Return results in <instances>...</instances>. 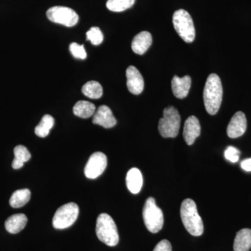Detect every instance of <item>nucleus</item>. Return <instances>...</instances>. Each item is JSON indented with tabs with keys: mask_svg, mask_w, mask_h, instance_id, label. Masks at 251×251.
Wrapping results in <instances>:
<instances>
[{
	"mask_svg": "<svg viewBox=\"0 0 251 251\" xmlns=\"http://www.w3.org/2000/svg\"><path fill=\"white\" fill-rule=\"evenodd\" d=\"M204 106L209 115L219 111L223 99V87L219 75L211 74L208 77L203 92Z\"/></svg>",
	"mask_w": 251,
	"mask_h": 251,
	"instance_id": "obj_1",
	"label": "nucleus"
},
{
	"mask_svg": "<svg viewBox=\"0 0 251 251\" xmlns=\"http://www.w3.org/2000/svg\"><path fill=\"white\" fill-rule=\"evenodd\" d=\"M181 219L185 228L191 235L199 237L204 232L202 218L198 214L196 202L191 199H186L181 203L180 209Z\"/></svg>",
	"mask_w": 251,
	"mask_h": 251,
	"instance_id": "obj_2",
	"label": "nucleus"
},
{
	"mask_svg": "<svg viewBox=\"0 0 251 251\" xmlns=\"http://www.w3.org/2000/svg\"><path fill=\"white\" fill-rule=\"evenodd\" d=\"M96 233L100 242L108 247H115L119 243V234L116 224L108 214H100L96 226Z\"/></svg>",
	"mask_w": 251,
	"mask_h": 251,
	"instance_id": "obj_3",
	"label": "nucleus"
},
{
	"mask_svg": "<svg viewBox=\"0 0 251 251\" xmlns=\"http://www.w3.org/2000/svg\"><path fill=\"white\" fill-rule=\"evenodd\" d=\"M181 117L174 107H168L163 110V117L159 120L158 130L163 138H176L179 133Z\"/></svg>",
	"mask_w": 251,
	"mask_h": 251,
	"instance_id": "obj_4",
	"label": "nucleus"
},
{
	"mask_svg": "<svg viewBox=\"0 0 251 251\" xmlns=\"http://www.w3.org/2000/svg\"><path fill=\"white\" fill-rule=\"evenodd\" d=\"M173 23L178 35L186 43H192L196 37V29L191 15L184 9L175 11Z\"/></svg>",
	"mask_w": 251,
	"mask_h": 251,
	"instance_id": "obj_5",
	"label": "nucleus"
},
{
	"mask_svg": "<svg viewBox=\"0 0 251 251\" xmlns=\"http://www.w3.org/2000/svg\"><path fill=\"white\" fill-rule=\"evenodd\" d=\"M143 219L145 226L151 233H157L163 227V211L157 206L154 198H149L147 200L143 208Z\"/></svg>",
	"mask_w": 251,
	"mask_h": 251,
	"instance_id": "obj_6",
	"label": "nucleus"
},
{
	"mask_svg": "<svg viewBox=\"0 0 251 251\" xmlns=\"http://www.w3.org/2000/svg\"><path fill=\"white\" fill-rule=\"evenodd\" d=\"M79 214V207L74 202L61 206L54 214L52 226L55 229H62L71 227L75 222Z\"/></svg>",
	"mask_w": 251,
	"mask_h": 251,
	"instance_id": "obj_7",
	"label": "nucleus"
},
{
	"mask_svg": "<svg viewBox=\"0 0 251 251\" xmlns=\"http://www.w3.org/2000/svg\"><path fill=\"white\" fill-rule=\"evenodd\" d=\"M46 16L51 21L66 27H74L78 23L79 16L74 9L66 6H53L50 8Z\"/></svg>",
	"mask_w": 251,
	"mask_h": 251,
	"instance_id": "obj_8",
	"label": "nucleus"
},
{
	"mask_svg": "<svg viewBox=\"0 0 251 251\" xmlns=\"http://www.w3.org/2000/svg\"><path fill=\"white\" fill-rule=\"evenodd\" d=\"M107 163V156L103 153L97 151L91 155L84 171L86 177L92 179H97L105 171Z\"/></svg>",
	"mask_w": 251,
	"mask_h": 251,
	"instance_id": "obj_9",
	"label": "nucleus"
},
{
	"mask_svg": "<svg viewBox=\"0 0 251 251\" xmlns=\"http://www.w3.org/2000/svg\"><path fill=\"white\" fill-rule=\"evenodd\" d=\"M247 128V120L245 114L239 111L231 119L227 128L229 138H237L244 134Z\"/></svg>",
	"mask_w": 251,
	"mask_h": 251,
	"instance_id": "obj_10",
	"label": "nucleus"
},
{
	"mask_svg": "<svg viewBox=\"0 0 251 251\" xmlns=\"http://www.w3.org/2000/svg\"><path fill=\"white\" fill-rule=\"evenodd\" d=\"M126 85L130 93L138 95L143 92L144 90V79L137 68L130 66L126 69Z\"/></svg>",
	"mask_w": 251,
	"mask_h": 251,
	"instance_id": "obj_11",
	"label": "nucleus"
},
{
	"mask_svg": "<svg viewBox=\"0 0 251 251\" xmlns=\"http://www.w3.org/2000/svg\"><path fill=\"white\" fill-rule=\"evenodd\" d=\"M93 116L92 122L94 125L101 126L105 128H112L116 125V119L112 114V110L107 105H103L99 107Z\"/></svg>",
	"mask_w": 251,
	"mask_h": 251,
	"instance_id": "obj_12",
	"label": "nucleus"
},
{
	"mask_svg": "<svg viewBox=\"0 0 251 251\" xmlns=\"http://www.w3.org/2000/svg\"><path fill=\"white\" fill-rule=\"evenodd\" d=\"M201 126L197 117L190 116L185 122L183 136L188 145H192L201 135Z\"/></svg>",
	"mask_w": 251,
	"mask_h": 251,
	"instance_id": "obj_13",
	"label": "nucleus"
},
{
	"mask_svg": "<svg viewBox=\"0 0 251 251\" xmlns=\"http://www.w3.org/2000/svg\"><path fill=\"white\" fill-rule=\"evenodd\" d=\"M191 86V78L188 75L179 77L175 75L172 80V90L176 98L182 99L187 97Z\"/></svg>",
	"mask_w": 251,
	"mask_h": 251,
	"instance_id": "obj_14",
	"label": "nucleus"
},
{
	"mask_svg": "<svg viewBox=\"0 0 251 251\" xmlns=\"http://www.w3.org/2000/svg\"><path fill=\"white\" fill-rule=\"evenodd\" d=\"M152 44V36L148 31H142L133 38L132 41V50L135 54H143Z\"/></svg>",
	"mask_w": 251,
	"mask_h": 251,
	"instance_id": "obj_15",
	"label": "nucleus"
},
{
	"mask_svg": "<svg viewBox=\"0 0 251 251\" xmlns=\"http://www.w3.org/2000/svg\"><path fill=\"white\" fill-rule=\"evenodd\" d=\"M126 186L130 193L138 194L143 184V175L138 168H131L126 175Z\"/></svg>",
	"mask_w": 251,
	"mask_h": 251,
	"instance_id": "obj_16",
	"label": "nucleus"
},
{
	"mask_svg": "<svg viewBox=\"0 0 251 251\" xmlns=\"http://www.w3.org/2000/svg\"><path fill=\"white\" fill-rule=\"evenodd\" d=\"M27 216L23 214H14L10 216L5 222V228L11 234H17L25 227Z\"/></svg>",
	"mask_w": 251,
	"mask_h": 251,
	"instance_id": "obj_17",
	"label": "nucleus"
},
{
	"mask_svg": "<svg viewBox=\"0 0 251 251\" xmlns=\"http://www.w3.org/2000/svg\"><path fill=\"white\" fill-rule=\"evenodd\" d=\"M234 251H249L251 249V229H241L236 234L234 241Z\"/></svg>",
	"mask_w": 251,
	"mask_h": 251,
	"instance_id": "obj_18",
	"label": "nucleus"
},
{
	"mask_svg": "<svg viewBox=\"0 0 251 251\" xmlns=\"http://www.w3.org/2000/svg\"><path fill=\"white\" fill-rule=\"evenodd\" d=\"M95 112V105L86 100H80L77 102L74 107V115L80 118H90L93 116Z\"/></svg>",
	"mask_w": 251,
	"mask_h": 251,
	"instance_id": "obj_19",
	"label": "nucleus"
},
{
	"mask_svg": "<svg viewBox=\"0 0 251 251\" xmlns=\"http://www.w3.org/2000/svg\"><path fill=\"white\" fill-rule=\"evenodd\" d=\"M30 158L31 153L27 148L23 145H18L14 149V159L12 162V168L15 170L20 169Z\"/></svg>",
	"mask_w": 251,
	"mask_h": 251,
	"instance_id": "obj_20",
	"label": "nucleus"
},
{
	"mask_svg": "<svg viewBox=\"0 0 251 251\" xmlns=\"http://www.w3.org/2000/svg\"><path fill=\"white\" fill-rule=\"evenodd\" d=\"M31 198V192L27 188L17 190L13 193L9 204L13 208H21L25 205Z\"/></svg>",
	"mask_w": 251,
	"mask_h": 251,
	"instance_id": "obj_21",
	"label": "nucleus"
},
{
	"mask_svg": "<svg viewBox=\"0 0 251 251\" xmlns=\"http://www.w3.org/2000/svg\"><path fill=\"white\" fill-rule=\"evenodd\" d=\"M82 92L88 98L98 99L103 95V88L97 81H90L83 85Z\"/></svg>",
	"mask_w": 251,
	"mask_h": 251,
	"instance_id": "obj_22",
	"label": "nucleus"
},
{
	"mask_svg": "<svg viewBox=\"0 0 251 251\" xmlns=\"http://www.w3.org/2000/svg\"><path fill=\"white\" fill-rule=\"evenodd\" d=\"M54 120L53 117L50 115H44L41 119L40 123L36 126L35 133L37 136L40 138H46L49 135L50 130L53 127Z\"/></svg>",
	"mask_w": 251,
	"mask_h": 251,
	"instance_id": "obj_23",
	"label": "nucleus"
},
{
	"mask_svg": "<svg viewBox=\"0 0 251 251\" xmlns=\"http://www.w3.org/2000/svg\"><path fill=\"white\" fill-rule=\"evenodd\" d=\"M135 1V0H108L106 6L113 12H122L133 6Z\"/></svg>",
	"mask_w": 251,
	"mask_h": 251,
	"instance_id": "obj_24",
	"label": "nucleus"
},
{
	"mask_svg": "<svg viewBox=\"0 0 251 251\" xmlns=\"http://www.w3.org/2000/svg\"><path fill=\"white\" fill-rule=\"evenodd\" d=\"M87 40L90 41L94 46L100 45L103 41V34L100 29L97 27L91 28L90 30L87 31Z\"/></svg>",
	"mask_w": 251,
	"mask_h": 251,
	"instance_id": "obj_25",
	"label": "nucleus"
},
{
	"mask_svg": "<svg viewBox=\"0 0 251 251\" xmlns=\"http://www.w3.org/2000/svg\"><path fill=\"white\" fill-rule=\"evenodd\" d=\"M69 50L75 58L80 59L87 58V52L84 46L79 45L77 43H72L69 46Z\"/></svg>",
	"mask_w": 251,
	"mask_h": 251,
	"instance_id": "obj_26",
	"label": "nucleus"
},
{
	"mask_svg": "<svg viewBox=\"0 0 251 251\" xmlns=\"http://www.w3.org/2000/svg\"><path fill=\"white\" fill-rule=\"evenodd\" d=\"M225 158L227 161L232 162V163H237L239 159L240 156V151L238 149L234 147L229 146L226 149L224 153Z\"/></svg>",
	"mask_w": 251,
	"mask_h": 251,
	"instance_id": "obj_27",
	"label": "nucleus"
},
{
	"mask_svg": "<svg viewBox=\"0 0 251 251\" xmlns=\"http://www.w3.org/2000/svg\"><path fill=\"white\" fill-rule=\"evenodd\" d=\"M153 251H172V246L169 241L163 239L155 247Z\"/></svg>",
	"mask_w": 251,
	"mask_h": 251,
	"instance_id": "obj_28",
	"label": "nucleus"
},
{
	"mask_svg": "<svg viewBox=\"0 0 251 251\" xmlns=\"http://www.w3.org/2000/svg\"><path fill=\"white\" fill-rule=\"evenodd\" d=\"M241 167L245 171L251 172V158L242 161L241 163Z\"/></svg>",
	"mask_w": 251,
	"mask_h": 251,
	"instance_id": "obj_29",
	"label": "nucleus"
}]
</instances>
